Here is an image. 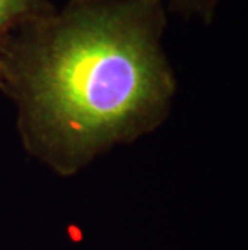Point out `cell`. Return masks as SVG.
<instances>
[{
    "label": "cell",
    "instance_id": "obj_3",
    "mask_svg": "<svg viewBox=\"0 0 248 250\" xmlns=\"http://www.w3.org/2000/svg\"><path fill=\"white\" fill-rule=\"evenodd\" d=\"M170 12L187 20H200L202 23H211L216 17L219 0H165Z\"/></svg>",
    "mask_w": 248,
    "mask_h": 250
},
{
    "label": "cell",
    "instance_id": "obj_1",
    "mask_svg": "<svg viewBox=\"0 0 248 250\" xmlns=\"http://www.w3.org/2000/svg\"><path fill=\"white\" fill-rule=\"evenodd\" d=\"M165 0H68L0 45V90L24 147L73 174L166 120L176 78L161 39Z\"/></svg>",
    "mask_w": 248,
    "mask_h": 250
},
{
    "label": "cell",
    "instance_id": "obj_2",
    "mask_svg": "<svg viewBox=\"0 0 248 250\" xmlns=\"http://www.w3.org/2000/svg\"><path fill=\"white\" fill-rule=\"evenodd\" d=\"M54 8L50 0H0V45L17 26Z\"/></svg>",
    "mask_w": 248,
    "mask_h": 250
}]
</instances>
